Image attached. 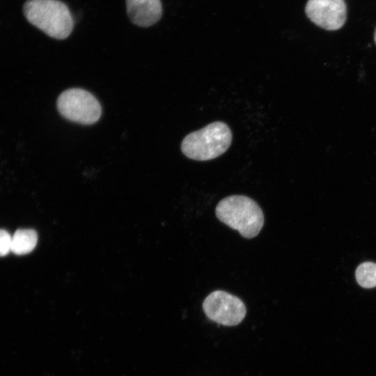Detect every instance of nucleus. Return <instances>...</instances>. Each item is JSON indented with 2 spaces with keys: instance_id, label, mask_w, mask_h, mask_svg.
I'll return each mask as SVG.
<instances>
[{
  "instance_id": "1",
  "label": "nucleus",
  "mask_w": 376,
  "mask_h": 376,
  "mask_svg": "<svg viewBox=\"0 0 376 376\" xmlns=\"http://www.w3.org/2000/svg\"><path fill=\"white\" fill-rule=\"evenodd\" d=\"M218 219L248 239L256 237L264 225L258 204L244 195H231L221 200L215 208Z\"/></svg>"
},
{
  "instance_id": "2",
  "label": "nucleus",
  "mask_w": 376,
  "mask_h": 376,
  "mask_svg": "<svg viewBox=\"0 0 376 376\" xmlns=\"http://www.w3.org/2000/svg\"><path fill=\"white\" fill-rule=\"evenodd\" d=\"M23 13L31 24L51 38L65 39L73 30L72 14L67 5L59 0H27Z\"/></svg>"
},
{
  "instance_id": "3",
  "label": "nucleus",
  "mask_w": 376,
  "mask_h": 376,
  "mask_svg": "<svg viewBox=\"0 0 376 376\" xmlns=\"http://www.w3.org/2000/svg\"><path fill=\"white\" fill-rule=\"evenodd\" d=\"M232 141L230 127L224 122L216 121L187 135L181 150L189 159L207 161L224 153Z\"/></svg>"
},
{
  "instance_id": "4",
  "label": "nucleus",
  "mask_w": 376,
  "mask_h": 376,
  "mask_svg": "<svg viewBox=\"0 0 376 376\" xmlns=\"http://www.w3.org/2000/svg\"><path fill=\"white\" fill-rule=\"evenodd\" d=\"M57 109L67 120L81 125H92L100 119L101 106L88 91L82 88L68 89L58 96Z\"/></svg>"
},
{
  "instance_id": "5",
  "label": "nucleus",
  "mask_w": 376,
  "mask_h": 376,
  "mask_svg": "<svg viewBox=\"0 0 376 376\" xmlns=\"http://www.w3.org/2000/svg\"><path fill=\"white\" fill-rule=\"evenodd\" d=\"M202 306L209 319L225 326L239 324L246 313V306L239 297L222 290L209 294Z\"/></svg>"
},
{
  "instance_id": "6",
  "label": "nucleus",
  "mask_w": 376,
  "mask_h": 376,
  "mask_svg": "<svg viewBox=\"0 0 376 376\" xmlns=\"http://www.w3.org/2000/svg\"><path fill=\"white\" fill-rule=\"evenodd\" d=\"M305 12L311 22L329 31L341 28L347 18L344 0H308Z\"/></svg>"
},
{
  "instance_id": "7",
  "label": "nucleus",
  "mask_w": 376,
  "mask_h": 376,
  "mask_svg": "<svg viewBox=\"0 0 376 376\" xmlns=\"http://www.w3.org/2000/svg\"><path fill=\"white\" fill-rule=\"evenodd\" d=\"M126 9L131 22L141 27L155 24L162 15L160 0H126Z\"/></svg>"
},
{
  "instance_id": "8",
  "label": "nucleus",
  "mask_w": 376,
  "mask_h": 376,
  "mask_svg": "<svg viewBox=\"0 0 376 376\" xmlns=\"http://www.w3.org/2000/svg\"><path fill=\"white\" fill-rule=\"evenodd\" d=\"M38 235L33 229L20 228L12 236L11 252L16 255H25L36 247Z\"/></svg>"
},
{
  "instance_id": "9",
  "label": "nucleus",
  "mask_w": 376,
  "mask_h": 376,
  "mask_svg": "<svg viewBox=\"0 0 376 376\" xmlns=\"http://www.w3.org/2000/svg\"><path fill=\"white\" fill-rule=\"evenodd\" d=\"M356 279L358 283L366 288L376 286V264L371 262L363 263L356 270Z\"/></svg>"
},
{
  "instance_id": "10",
  "label": "nucleus",
  "mask_w": 376,
  "mask_h": 376,
  "mask_svg": "<svg viewBox=\"0 0 376 376\" xmlns=\"http://www.w3.org/2000/svg\"><path fill=\"white\" fill-rule=\"evenodd\" d=\"M12 236L3 229H0V257L5 256L11 251Z\"/></svg>"
},
{
  "instance_id": "11",
  "label": "nucleus",
  "mask_w": 376,
  "mask_h": 376,
  "mask_svg": "<svg viewBox=\"0 0 376 376\" xmlns=\"http://www.w3.org/2000/svg\"><path fill=\"white\" fill-rule=\"evenodd\" d=\"M375 43H376V28H375Z\"/></svg>"
}]
</instances>
